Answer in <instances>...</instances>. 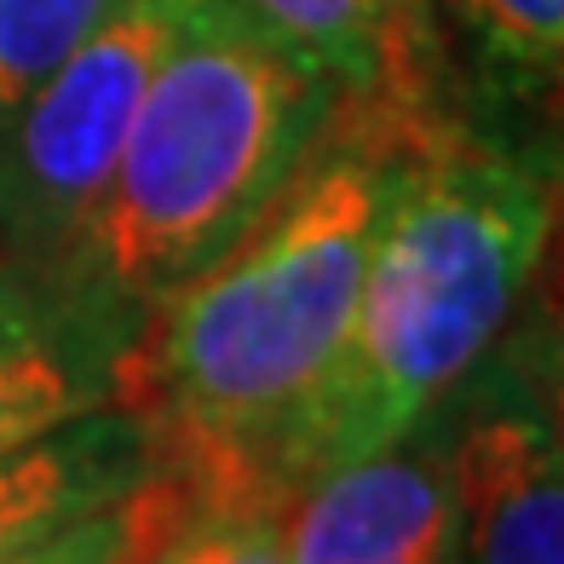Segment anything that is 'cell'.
<instances>
[{
    "instance_id": "cell-1",
    "label": "cell",
    "mask_w": 564,
    "mask_h": 564,
    "mask_svg": "<svg viewBox=\"0 0 564 564\" xmlns=\"http://www.w3.org/2000/svg\"><path fill=\"white\" fill-rule=\"evenodd\" d=\"M421 93L346 98L312 162L214 265L144 305L116 369L167 460H260L346 340L375 214Z\"/></svg>"
},
{
    "instance_id": "cell-2",
    "label": "cell",
    "mask_w": 564,
    "mask_h": 564,
    "mask_svg": "<svg viewBox=\"0 0 564 564\" xmlns=\"http://www.w3.org/2000/svg\"><path fill=\"white\" fill-rule=\"evenodd\" d=\"M553 230V191L524 156L432 116L421 98L375 214L346 340L271 438V473L312 478L415 438L530 289Z\"/></svg>"
},
{
    "instance_id": "cell-3",
    "label": "cell",
    "mask_w": 564,
    "mask_h": 564,
    "mask_svg": "<svg viewBox=\"0 0 564 564\" xmlns=\"http://www.w3.org/2000/svg\"><path fill=\"white\" fill-rule=\"evenodd\" d=\"M346 93L230 0H191L82 237L46 271L133 317L248 237Z\"/></svg>"
},
{
    "instance_id": "cell-4",
    "label": "cell",
    "mask_w": 564,
    "mask_h": 564,
    "mask_svg": "<svg viewBox=\"0 0 564 564\" xmlns=\"http://www.w3.org/2000/svg\"><path fill=\"white\" fill-rule=\"evenodd\" d=\"M185 18L191 0H121L0 127V253H69Z\"/></svg>"
},
{
    "instance_id": "cell-5",
    "label": "cell",
    "mask_w": 564,
    "mask_h": 564,
    "mask_svg": "<svg viewBox=\"0 0 564 564\" xmlns=\"http://www.w3.org/2000/svg\"><path fill=\"white\" fill-rule=\"evenodd\" d=\"M438 455L455 512L449 564H564V455L542 387L512 369L484 375Z\"/></svg>"
},
{
    "instance_id": "cell-6",
    "label": "cell",
    "mask_w": 564,
    "mask_h": 564,
    "mask_svg": "<svg viewBox=\"0 0 564 564\" xmlns=\"http://www.w3.org/2000/svg\"><path fill=\"white\" fill-rule=\"evenodd\" d=\"M133 317L82 282L0 253V455L82 415L116 409V369Z\"/></svg>"
},
{
    "instance_id": "cell-7",
    "label": "cell",
    "mask_w": 564,
    "mask_h": 564,
    "mask_svg": "<svg viewBox=\"0 0 564 564\" xmlns=\"http://www.w3.org/2000/svg\"><path fill=\"white\" fill-rule=\"evenodd\" d=\"M455 512L438 444L380 449L289 501V564H449Z\"/></svg>"
},
{
    "instance_id": "cell-8",
    "label": "cell",
    "mask_w": 564,
    "mask_h": 564,
    "mask_svg": "<svg viewBox=\"0 0 564 564\" xmlns=\"http://www.w3.org/2000/svg\"><path fill=\"white\" fill-rule=\"evenodd\" d=\"M150 467H156V438L127 409H98L0 455V558L93 507H110Z\"/></svg>"
},
{
    "instance_id": "cell-9",
    "label": "cell",
    "mask_w": 564,
    "mask_h": 564,
    "mask_svg": "<svg viewBox=\"0 0 564 564\" xmlns=\"http://www.w3.org/2000/svg\"><path fill=\"white\" fill-rule=\"evenodd\" d=\"M167 460V455H162ZM191 501L133 564H289V501L294 490L253 460L185 467Z\"/></svg>"
},
{
    "instance_id": "cell-10",
    "label": "cell",
    "mask_w": 564,
    "mask_h": 564,
    "mask_svg": "<svg viewBox=\"0 0 564 564\" xmlns=\"http://www.w3.org/2000/svg\"><path fill=\"white\" fill-rule=\"evenodd\" d=\"M289 53L317 64L346 98L415 93L409 12L415 0H230Z\"/></svg>"
},
{
    "instance_id": "cell-11",
    "label": "cell",
    "mask_w": 564,
    "mask_h": 564,
    "mask_svg": "<svg viewBox=\"0 0 564 564\" xmlns=\"http://www.w3.org/2000/svg\"><path fill=\"white\" fill-rule=\"evenodd\" d=\"M185 501H191V478L173 460L156 455V467L127 496H116L110 507H93L58 530H46L41 542L7 553L0 564H133L185 512Z\"/></svg>"
},
{
    "instance_id": "cell-12",
    "label": "cell",
    "mask_w": 564,
    "mask_h": 564,
    "mask_svg": "<svg viewBox=\"0 0 564 564\" xmlns=\"http://www.w3.org/2000/svg\"><path fill=\"white\" fill-rule=\"evenodd\" d=\"M455 23L496 82L524 93H542L558 82L564 0H455Z\"/></svg>"
},
{
    "instance_id": "cell-13",
    "label": "cell",
    "mask_w": 564,
    "mask_h": 564,
    "mask_svg": "<svg viewBox=\"0 0 564 564\" xmlns=\"http://www.w3.org/2000/svg\"><path fill=\"white\" fill-rule=\"evenodd\" d=\"M121 0H0V127Z\"/></svg>"
}]
</instances>
